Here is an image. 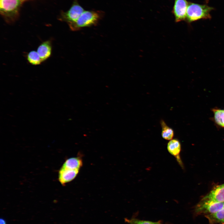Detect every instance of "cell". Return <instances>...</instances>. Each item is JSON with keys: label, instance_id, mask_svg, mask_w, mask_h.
Listing matches in <instances>:
<instances>
[{"label": "cell", "instance_id": "cell-1", "mask_svg": "<svg viewBox=\"0 0 224 224\" xmlns=\"http://www.w3.org/2000/svg\"><path fill=\"white\" fill-rule=\"evenodd\" d=\"M104 12L101 11H84L74 23L68 25L72 31H76L83 28L96 25L103 17Z\"/></svg>", "mask_w": 224, "mask_h": 224}, {"label": "cell", "instance_id": "cell-2", "mask_svg": "<svg viewBox=\"0 0 224 224\" xmlns=\"http://www.w3.org/2000/svg\"><path fill=\"white\" fill-rule=\"evenodd\" d=\"M212 9V7L206 5L190 3L187 10L186 19L190 23L200 19L209 18Z\"/></svg>", "mask_w": 224, "mask_h": 224}, {"label": "cell", "instance_id": "cell-3", "mask_svg": "<svg viewBox=\"0 0 224 224\" xmlns=\"http://www.w3.org/2000/svg\"><path fill=\"white\" fill-rule=\"evenodd\" d=\"M21 2L20 0H0V13L7 22L15 20Z\"/></svg>", "mask_w": 224, "mask_h": 224}, {"label": "cell", "instance_id": "cell-4", "mask_svg": "<svg viewBox=\"0 0 224 224\" xmlns=\"http://www.w3.org/2000/svg\"><path fill=\"white\" fill-rule=\"evenodd\" d=\"M224 208V203L216 202L204 197L197 205L195 211L197 214L205 216L212 214Z\"/></svg>", "mask_w": 224, "mask_h": 224}, {"label": "cell", "instance_id": "cell-5", "mask_svg": "<svg viewBox=\"0 0 224 224\" xmlns=\"http://www.w3.org/2000/svg\"><path fill=\"white\" fill-rule=\"evenodd\" d=\"M84 11L78 3V0H74L70 9L67 11L62 12L61 20L67 22L68 25L72 24L77 20Z\"/></svg>", "mask_w": 224, "mask_h": 224}, {"label": "cell", "instance_id": "cell-6", "mask_svg": "<svg viewBox=\"0 0 224 224\" xmlns=\"http://www.w3.org/2000/svg\"><path fill=\"white\" fill-rule=\"evenodd\" d=\"M188 5L186 0H175L173 11L176 22L185 19Z\"/></svg>", "mask_w": 224, "mask_h": 224}, {"label": "cell", "instance_id": "cell-7", "mask_svg": "<svg viewBox=\"0 0 224 224\" xmlns=\"http://www.w3.org/2000/svg\"><path fill=\"white\" fill-rule=\"evenodd\" d=\"M80 170L72 169L62 166L58 173V180L62 185L71 182L79 173Z\"/></svg>", "mask_w": 224, "mask_h": 224}, {"label": "cell", "instance_id": "cell-8", "mask_svg": "<svg viewBox=\"0 0 224 224\" xmlns=\"http://www.w3.org/2000/svg\"><path fill=\"white\" fill-rule=\"evenodd\" d=\"M51 42L49 40L45 41L42 43L38 47L37 51L42 62L48 59L51 54Z\"/></svg>", "mask_w": 224, "mask_h": 224}, {"label": "cell", "instance_id": "cell-9", "mask_svg": "<svg viewBox=\"0 0 224 224\" xmlns=\"http://www.w3.org/2000/svg\"><path fill=\"white\" fill-rule=\"evenodd\" d=\"M204 197L216 202L224 203V184L217 186Z\"/></svg>", "mask_w": 224, "mask_h": 224}, {"label": "cell", "instance_id": "cell-10", "mask_svg": "<svg viewBox=\"0 0 224 224\" xmlns=\"http://www.w3.org/2000/svg\"><path fill=\"white\" fill-rule=\"evenodd\" d=\"M82 166V159L80 157H75L67 159L62 166L72 169L80 170Z\"/></svg>", "mask_w": 224, "mask_h": 224}, {"label": "cell", "instance_id": "cell-11", "mask_svg": "<svg viewBox=\"0 0 224 224\" xmlns=\"http://www.w3.org/2000/svg\"><path fill=\"white\" fill-rule=\"evenodd\" d=\"M167 148L170 153L177 158L181 151L180 143L177 139H172L168 142Z\"/></svg>", "mask_w": 224, "mask_h": 224}, {"label": "cell", "instance_id": "cell-12", "mask_svg": "<svg viewBox=\"0 0 224 224\" xmlns=\"http://www.w3.org/2000/svg\"><path fill=\"white\" fill-rule=\"evenodd\" d=\"M205 216L211 224H224V208L215 213Z\"/></svg>", "mask_w": 224, "mask_h": 224}, {"label": "cell", "instance_id": "cell-13", "mask_svg": "<svg viewBox=\"0 0 224 224\" xmlns=\"http://www.w3.org/2000/svg\"><path fill=\"white\" fill-rule=\"evenodd\" d=\"M160 122L162 128V137L168 140L172 139L174 136V132L173 129L169 127L164 120H161Z\"/></svg>", "mask_w": 224, "mask_h": 224}, {"label": "cell", "instance_id": "cell-14", "mask_svg": "<svg viewBox=\"0 0 224 224\" xmlns=\"http://www.w3.org/2000/svg\"><path fill=\"white\" fill-rule=\"evenodd\" d=\"M28 61L31 64L38 65L43 62L37 51L33 50L28 53L27 55Z\"/></svg>", "mask_w": 224, "mask_h": 224}, {"label": "cell", "instance_id": "cell-15", "mask_svg": "<svg viewBox=\"0 0 224 224\" xmlns=\"http://www.w3.org/2000/svg\"><path fill=\"white\" fill-rule=\"evenodd\" d=\"M214 119L219 126L224 128V110L214 109H212Z\"/></svg>", "mask_w": 224, "mask_h": 224}, {"label": "cell", "instance_id": "cell-16", "mask_svg": "<svg viewBox=\"0 0 224 224\" xmlns=\"http://www.w3.org/2000/svg\"><path fill=\"white\" fill-rule=\"evenodd\" d=\"M125 221L129 224H158L159 221L152 222L148 221L142 220L134 218L130 219L125 218Z\"/></svg>", "mask_w": 224, "mask_h": 224}, {"label": "cell", "instance_id": "cell-17", "mask_svg": "<svg viewBox=\"0 0 224 224\" xmlns=\"http://www.w3.org/2000/svg\"><path fill=\"white\" fill-rule=\"evenodd\" d=\"M0 224H6V222L3 219H0Z\"/></svg>", "mask_w": 224, "mask_h": 224}, {"label": "cell", "instance_id": "cell-18", "mask_svg": "<svg viewBox=\"0 0 224 224\" xmlns=\"http://www.w3.org/2000/svg\"><path fill=\"white\" fill-rule=\"evenodd\" d=\"M158 224H162V223L161 222H160V221H159Z\"/></svg>", "mask_w": 224, "mask_h": 224}, {"label": "cell", "instance_id": "cell-19", "mask_svg": "<svg viewBox=\"0 0 224 224\" xmlns=\"http://www.w3.org/2000/svg\"><path fill=\"white\" fill-rule=\"evenodd\" d=\"M20 0L21 1V2H22V1H25V0Z\"/></svg>", "mask_w": 224, "mask_h": 224}]
</instances>
